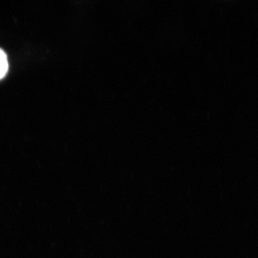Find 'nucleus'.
Wrapping results in <instances>:
<instances>
[{"label":"nucleus","instance_id":"f257e3e1","mask_svg":"<svg viewBox=\"0 0 258 258\" xmlns=\"http://www.w3.org/2000/svg\"><path fill=\"white\" fill-rule=\"evenodd\" d=\"M9 69L8 55L3 49L0 48V80L4 79Z\"/></svg>","mask_w":258,"mask_h":258}]
</instances>
